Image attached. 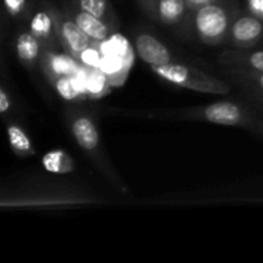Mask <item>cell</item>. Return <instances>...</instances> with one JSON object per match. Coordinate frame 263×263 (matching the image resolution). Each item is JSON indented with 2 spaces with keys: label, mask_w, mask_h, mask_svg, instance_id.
<instances>
[{
  "label": "cell",
  "mask_w": 263,
  "mask_h": 263,
  "mask_svg": "<svg viewBox=\"0 0 263 263\" xmlns=\"http://www.w3.org/2000/svg\"><path fill=\"white\" fill-rule=\"evenodd\" d=\"M152 69L166 81L185 87V89L210 92V94H226L230 91V86L221 80L208 76L200 72L199 69L184 66V64L171 62V63L161 64V66H153Z\"/></svg>",
  "instance_id": "1"
},
{
  "label": "cell",
  "mask_w": 263,
  "mask_h": 263,
  "mask_svg": "<svg viewBox=\"0 0 263 263\" xmlns=\"http://www.w3.org/2000/svg\"><path fill=\"white\" fill-rule=\"evenodd\" d=\"M229 14L221 5L211 4L199 8L195 14V30L207 43H217L228 33Z\"/></svg>",
  "instance_id": "2"
},
{
  "label": "cell",
  "mask_w": 263,
  "mask_h": 263,
  "mask_svg": "<svg viewBox=\"0 0 263 263\" xmlns=\"http://www.w3.org/2000/svg\"><path fill=\"white\" fill-rule=\"evenodd\" d=\"M135 49L141 61L152 67L172 62V57L167 46L149 33H140L136 37Z\"/></svg>",
  "instance_id": "3"
},
{
  "label": "cell",
  "mask_w": 263,
  "mask_h": 263,
  "mask_svg": "<svg viewBox=\"0 0 263 263\" xmlns=\"http://www.w3.org/2000/svg\"><path fill=\"white\" fill-rule=\"evenodd\" d=\"M203 116L208 122L226 126L239 125L244 118L240 107L230 102H217L207 105L203 110Z\"/></svg>",
  "instance_id": "4"
},
{
  "label": "cell",
  "mask_w": 263,
  "mask_h": 263,
  "mask_svg": "<svg viewBox=\"0 0 263 263\" xmlns=\"http://www.w3.org/2000/svg\"><path fill=\"white\" fill-rule=\"evenodd\" d=\"M263 35V22L257 15H243L231 26V36L235 43L249 45Z\"/></svg>",
  "instance_id": "5"
},
{
  "label": "cell",
  "mask_w": 263,
  "mask_h": 263,
  "mask_svg": "<svg viewBox=\"0 0 263 263\" xmlns=\"http://www.w3.org/2000/svg\"><path fill=\"white\" fill-rule=\"evenodd\" d=\"M59 32L63 44L74 57H80L90 46V37L74 20H64L59 23Z\"/></svg>",
  "instance_id": "6"
},
{
  "label": "cell",
  "mask_w": 263,
  "mask_h": 263,
  "mask_svg": "<svg viewBox=\"0 0 263 263\" xmlns=\"http://www.w3.org/2000/svg\"><path fill=\"white\" fill-rule=\"evenodd\" d=\"M72 135L77 144L87 152H92L98 148L100 141L99 131L90 118L79 117L72 123Z\"/></svg>",
  "instance_id": "7"
},
{
  "label": "cell",
  "mask_w": 263,
  "mask_h": 263,
  "mask_svg": "<svg viewBox=\"0 0 263 263\" xmlns=\"http://www.w3.org/2000/svg\"><path fill=\"white\" fill-rule=\"evenodd\" d=\"M74 21L91 40L102 43L108 39L109 30H108L107 25L103 22L102 18L95 17V15L81 9L74 14Z\"/></svg>",
  "instance_id": "8"
},
{
  "label": "cell",
  "mask_w": 263,
  "mask_h": 263,
  "mask_svg": "<svg viewBox=\"0 0 263 263\" xmlns=\"http://www.w3.org/2000/svg\"><path fill=\"white\" fill-rule=\"evenodd\" d=\"M45 64L53 79L62 76H74L81 69L76 59L72 58L71 55H67V54L48 53Z\"/></svg>",
  "instance_id": "9"
},
{
  "label": "cell",
  "mask_w": 263,
  "mask_h": 263,
  "mask_svg": "<svg viewBox=\"0 0 263 263\" xmlns=\"http://www.w3.org/2000/svg\"><path fill=\"white\" fill-rule=\"evenodd\" d=\"M43 167L50 174H69L74 170L73 159L63 151H51L43 157Z\"/></svg>",
  "instance_id": "10"
},
{
  "label": "cell",
  "mask_w": 263,
  "mask_h": 263,
  "mask_svg": "<svg viewBox=\"0 0 263 263\" xmlns=\"http://www.w3.org/2000/svg\"><path fill=\"white\" fill-rule=\"evenodd\" d=\"M18 58L25 63H33L40 54V43L32 32H22L15 43Z\"/></svg>",
  "instance_id": "11"
},
{
  "label": "cell",
  "mask_w": 263,
  "mask_h": 263,
  "mask_svg": "<svg viewBox=\"0 0 263 263\" xmlns=\"http://www.w3.org/2000/svg\"><path fill=\"white\" fill-rule=\"evenodd\" d=\"M54 85H55L57 92L64 100H68V102H73V100L79 99V98L84 97L86 94L76 76L55 77Z\"/></svg>",
  "instance_id": "12"
},
{
  "label": "cell",
  "mask_w": 263,
  "mask_h": 263,
  "mask_svg": "<svg viewBox=\"0 0 263 263\" xmlns=\"http://www.w3.org/2000/svg\"><path fill=\"white\" fill-rule=\"evenodd\" d=\"M8 140L13 151L20 156H30L33 154L32 144L27 134L23 131L22 127L17 125H9L7 128Z\"/></svg>",
  "instance_id": "13"
},
{
  "label": "cell",
  "mask_w": 263,
  "mask_h": 263,
  "mask_svg": "<svg viewBox=\"0 0 263 263\" xmlns=\"http://www.w3.org/2000/svg\"><path fill=\"white\" fill-rule=\"evenodd\" d=\"M186 7L185 0H159L157 12L163 22L175 23L184 15Z\"/></svg>",
  "instance_id": "14"
},
{
  "label": "cell",
  "mask_w": 263,
  "mask_h": 263,
  "mask_svg": "<svg viewBox=\"0 0 263 263\" xmlns=\"http://www.w3.org/2000/svg\"><path fill=\"white\" fill-rule=\"evenodd\" d=\"M82 73H84L87 94H91L92 97H99L108 87L107 74L100 71V68L86 67V68H82Z\"/></svg>",
  "instance_id": "15"
},
{
  "label": "cell",
  "mask_w": 263,
  "mask_h": 263,
  "mask_svg": "<svg viewBox=\"0 0 263 263\" xmlns=\"http://www.w3.org/2000/svg\"><path fill=\"white\" fill-rule=\"evenodd\" d=\"M30 27L31 32L37 39H48L50 37L51 30H53V21L48 13L40 10L32 17Z\"/></svg>",
  "instance_id": "16"
},
{
  "label": "cell",
  "mask_w": 263,
  "mask_h": 263,
  "mask_svg": "<svg viewBox=\"0 0 263 263\" xmlns=\"http://www.w3.org/2000/svg\"><path fill=\"white\" fill-rule=\"evenodd\" d=\"M100 71L104 72L107 76H117L123 68H128L126 64L125 58L120 55H103L102 63H100Z\"/></svg>",
  "instance_id": "17"
},
{
  "label": "cell",
  "mask_w": 263,
  "mask_h": 263,
  "mask_svg": "<svg viewBox=\"0 0 263 263\" xmlns=\"http://www.w3.org/2000/svg\"><path fill=\"white\" fill-rule=\"evenodd\" d=\"M79 5L82 10L102 20L108 9L107 0H79Z\"/></svg>",
  "instance_id": "18"
},
{
  "label": "cell",
  "mask_w": 263,
  "mask_h": 263,
  "mask_svg": "<svg viewBox=\"0 0 263 263\" xmlns=\"http://www.w3.org/2000/svg\"><path fill=\"white\" fill-rule=\"evenodd\" d=\"M79 58L81 59V62L85 64V67H90V68H99L103 59V53L102 51L97 50V49L90 48L89 46L86 50L82 51L81 55H80Z\"/></svg>",
  "instance_id": "19"
},
{
  "label": "cell",
  "mask_w": 263,
  "mask_h": 263,
  "mask_svg": "<svg viewBox=\"0 0 263 263\" xmlns=\"http://www.w3.org/2000/svg\"><path fill=\"white\" fill-rule=\"evenodd\" d=\"M246 61L256 72H263V50L253 51L247 57Z\"/></svg>",
  "instance_id": "20"
},
{
  "label": "cell",
  "mask_w": 263,
  "mask_h": 263,
  "mask_svg": "<svg viewBox=\"0 0 263 263\" xmlns=\"http://www.w3.org/2000/svg\"><path fill=\"white\" fill-rule=\"evenodd\" d=\"M5 9L12 15H18L26 5V0H4Z\"/></svg>",
  "instance_id": "21"
},
{
  "label": "cell",
  "mask_w": 263,
  "mask_h": 263,
  "mask_svg": "<svg viewBox=\"0 0 263 263\" xmlns=\"http://www.w3.org/2000/svg\"><path fill=\"white\" fill-rule=\"evenodd\" d=\"M248 5L257 17L263 18V0H248Z\"/></svg>",
  "instance_id": "22"
},
{
  "label": "cell",
  "mask_w": 263,
  "mask_h": 263,
  "mask_svg": "<svg viewBox=\"0 0 263 263\" xmlns=\"http://www.w3.org/2000/svg\"><path fill=\"white\" fill-rule=\"evenodd\" d=\"M10 108V100L5 89L0 90V112L7 113Z\"/></svg>",
  "instance_id": "23"
},
{
  "label": "cell",
  "mask_w": 263,
  "mask_h": 263,
  "mask_svg": "<svg viewBox=\"0 0 263 263\" xmlns=\"http://www.w3.org/2000/svg\"><path fill=\"white\" fill-rule=\"evenodd\" d=\"M185 2H186V4L189 5V7L198 8V9H199V8L204 7V5L213 3V0H185Z\"/></svg>",
  "instance_id": "24"
},
{
  "label": "cell",
  "mask_w": 263,
  "mask_h": 263,
  "mask_svg": "<svg viewBox=\"0 0 263 263\" xmlns=\"http://www.w3.org/2000/svg\"><path fill=\"white\" fill-rule=\"evenodd\" d=\"M254 81H256V84L258 85L259 89L263 90V72H258V74L254 76Z\"/></svg>",
  "instance_id": "25"
}]
</instances>
